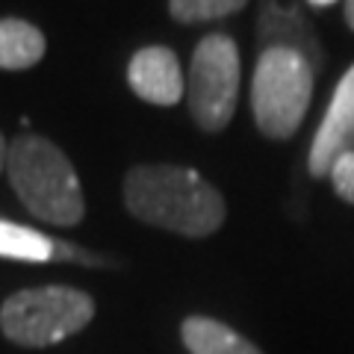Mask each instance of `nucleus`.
<instances>
[{
    "mask_svg": "<svg viewBox=\"0 0 354 354\" xmlns=\"http://www.w3.org/2000/svg\"><path fill=\"white\" fill-rule=\"evenodd\" d=\"M239 48L227 32H209L198 41L186 80V106L204 133H221L236 113Z\"/></svg>",
    "mask_w": 354,
    "mask_h": 354,
    "instance_id": "39448f33",
    "label": "nucleus"
},
{
    "mask_svg": "<svg viewBox=\"0 0 354 354\" xmlns=\"http://www.w3.org/2000/svg\"><path fill=\"white\" fill-rule=\"evenodd\" d=\"M95 316V301L71 286H39L9 295L0 307L6 339L24 348H44L74 337Z\"/></svg>",
    "mask_w": 354,
    "mask_h": 354,
    "instance_id": "20e7f679",
    "label": "nucleus"
},
{
    "mask_svg": "<svg viewBox=\"0 0 354 354\" xmlns=\"http://www.w3.org/2000/svg\"><path fill=\"white\" fill-rule=\"evenodd\" d=\"M310 6H330V3H337V0H307Z\"/></svg>",
    "mask_w": 354,
    "mask_h": 354,
    "instance_id": "dca6fc26",
    "label": "nucleus"
},
{
    "mask_svg": "<svg viewBox=\"0 0 354 354\" xmlns=\"http://www.w3.org/2000/svg\"><path fill=\"white\" fill-rule=\"evenodd\" d=\"M44 48H48V41H44L39 27L21 18H0V68H32L44 57Z\"/></svg>",
    "mask_w": 354,
    "mask_h": 354,
    "instance_id": "9d476101",
    "label": "nucleus"
},
{
    "mask_svg": "<svg viewBox=\"0 0 354 354\" xmlns=\"http://www.w3.org/2000/svg\"><path fill=\"white\" fill-rule=\"evenodd\" d=\"M6 153H9V145H6L3 133H0V171H3V169H6Z\"/></svg>",
    "mask_w": 354,
    "mask_h": 354,
    "instance_id": "4468645a",
    "label": "nucleus"
},
{
    "mask_svg": "<svg viewBox=\"0 0 354 354\" xmlns=\"http://www.w3.org/2000/svg\"><path fill=\"white\" fill-rule=\"evenodd\" d=\"M6 174L21 204L39 221L71 227L86 216L77 171L53 142L32 133L18 136L6 153Z\"/></svg>",
    "mask_w": 354,
    "mask_h": 354,
    "instance_id": "f03ea898",
    "label": "nucleus"
},
{
    "mask_svg": "<svg viewBox=\"0 0 354 354\" xmlns=\"http://www.w3.org/2000/svg\"><path fill=\"white\" fill-rule=\"evenodd\" d=\"M180 337L189 354H263L251 339H245L230 325L209 316L183 319Z\"/></svg>",
    "mask_w": 354,
    "mask_h": 354,
    "instance_id": "1a4fd4ad",
    "label": "nucleus"
},
{
    "mask_svg": "<svg viewBox=\"0 0 354 354\" xmlns=\"http://www.w3.org/2000/svg\"><path fill=\"white\" fill-rule=\"evenodd\" d=\"M330 183H334L337 195L342 198L346 204H354V151L351 153H342V157L330 165Z\"/></svg>",
    "mask_w": 354,
    "mask_h": 354,
    "instance_id": "ddd939ff",
    "label": "nucleus"
},
{
    "mask_svg": "<svg viewBox=\"0 0 354 354\" xmlns=\"http://www.w3.org/2000/svg\"><path fill=\"white\" fill-rule=\"evenodd\" d=\"M257 39L266 48H286V50H295L310 62V68L319 71L325 62V53H322V44H319L313 27L310 21L301 18L295 6H278V3H269L260 15V24H257Z\"/></svg>",
    "mask_w": 354,
    "mask_h": 354,
    "instance_id": "6e6552de",
    "label": "nucleus"
},
{
    "mask_svg": "<svg viewBox=\"0 0 354 354\" xmlns=\"http://www.w3.org/2000/svg\"><path fill=\"white\" fill-rule=\"evenodd\" d=\"M316 71L295 50H260L251 80V113L257 130L269 139H290L301 127L313 97Z\"/></svg>",
    "mask_w": 354,
    "mask_h": 354,
    "instance_id": "7ed1b4c3",
    "label": "nucleus"
},
{
    "mask_svg": "<svg viewBox=\"0 0 354 354\" xmlns=\"http://www.w3.org/2000/svg\"><path fill=\"white\" fill-rule=\"evenodd\" d=\"M354 151V65L342 74L334 88V97L328 104V113L316 130V139L310 145L307 169L313 177H328L342 153Z\"/></svg>",
    "mask_w": 354,
    "mask_h": 354,
    "instance_id": "423d86ee",
    "label": "nucleus"
},
{
    "mask_svg": "<svg viewBox=\"0 0 354 354\" xmlns=\"http://www.w3.org/2000/svg\"><path fill=\"white\" fill-rule=\"evenodd\" d=\"M59 242L39 234L32 227L15 225V221L0 218V257L6 260H24V263H44L59 257Z\"/></svg>",
    "mask_w": 354,
    "mask_h": 354,
    "instance_id": "9b49d317",
    "label": "nucleus"
},
{
    "mask_svg": "<svg viewBox=\"0 0 354 354\" xmlns=\"http://www.w3.org/2000/svg\"><path fill=\"white\" fill-rule=\"evenodd\" d=\"M342 15H346V24L354 30V0H346V12Z\"/></svg>",
    "mask_w": 354,
    "mask_h": 354,
    "instance_id": "2eb2a0df",
    "label": "nucleus"
},
{
    "mask_svg": "<svg viewBox=\"0 0 354 354\" xmlns=\"http://www.w3.org/2000/svg\"><path fill=\"white\" fill-rule=\"evenodd\" d=\"M127 83L133 95L153 106H174L186 92L180 59L171 48H162V44H151L133 53Z\"/></svg>",
    "mask_w": 354,
    "mask_h": 354,
    "instance_id": "0eeeda50",
    "label": "nucleus"
},
{
    "mask_svg": "<svg viewBox=\"0 0 354 354\" xmlns=\"http://www.w3.org/2000/svg\"><path fill=\"white\" fill-rule=\"evenodd\" d=\"M124 204L145 225L201 239L225 225V198L183 165H136L124 177Z\"/></svg>",
    "mask_w": 354,
    "mask_h": 354,
    "instance_id": "f257e3e1",
    "label": "nucleus"
},
{
    "mask_svg": "<svg viewBox=\"0 0 354 354\" xmlns=\"http://www.w3.org/2000/svg\"><path fill=\"white\" fill-rule=\"evenodd\" d=\"M248 0H169V15L177 24H201V21L234 15Z\"/></svg>",
    "mask_w": 354,
    "mask_h": 354,
    "instance_id": "f8f14e48",
    "label": "nucleus"
}]
</instances>
